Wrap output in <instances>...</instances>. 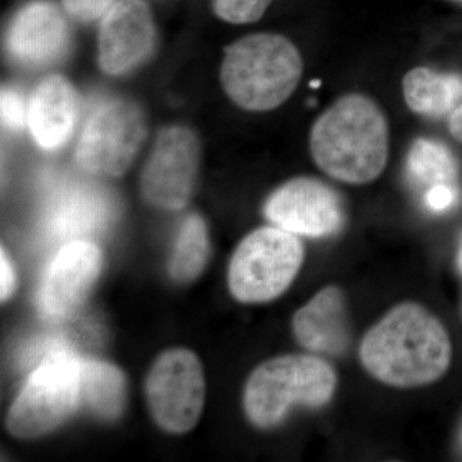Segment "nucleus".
I'll use <instances>...</instances> for the list:
<instances>
[{"label":"nucleus","instance_id":"obj_8","mask_svg":"<svg viewBox=\"0 0 462 462\" xmlns=\"http://www.w3.org/2000/svg\"><path fill=\"white\" fill-rule=\"evenodd\" d=\"M202 365L193 352L170 349L157 358L147 379L149 409L162 430L185 433L196 427L205 404Z\"/></svg>","mask_w":462,"mask_h":462},{"label":"nucleus","instance_id":"obj_24","mask_svg":"<svg viewBox=\"0 0 462 462\" xmlns=\"http://www.w3.org/2000/svg\"><path fill=\"white\" fill-rule=\"evenodd\" d=\"M2 263H0V296L2 300H8L14 294V288H16V275H14V269L12 266L11 261L5 249H2Z\"/></svg>","mask_w":462,"mask_h":462},{"label":"nucleus","instance_id":"obj_13","mask_svg":"<svg viewBox=\"0 0 462 462\" xmlns=\"http://www.w3.org/2000/svg\"><path fill=\"white\" fill-rule=\"evenodd\" d=\"M102 252L85 240L65 245L51 261L41 289V305L51 316H66L81 305L102 270Z\"/></svg>","mask_w":462,"mask_h":462},{"label":"nucleus","instance_id":"obj_26","mask_svg":"<svg viewBox=\"0 0 462 462\" xmlns=\"http://www.w3.org/2000/svg\"><path fill=\"white\" fill-rule=\"evenodd\" d=\"M457 267H458V272H460L461 275H462V236H461V242H460V248H458Z\"/></svg>","mask_w":462,"mask_h":462},{"label":"nucleus","instance_id":"obj_5","mask_svg":"<svg viewBox=\"0 0 462 462\" xmlns=\"http://www.w3.org/2000/svg\"><path fill=\"white\" fill-rule=\"evenodd\" d=\"M305 251L296 234L282 227H261L239 243L229 266L231 294L245 303L281 296L296 279Z\"/></svg>","mask_w":462,"mask_h":462},{"label":"nucleus","instance_id":"obj_12","mask_svg":"<svg viewBox=\"0 0 462 462\" xmlns=\"http://www.w3.org/2000/svg\"><path fill=\"white\" fill-rule=\"evenodd\" d=\"M69 32L65 14L51 0H32L14 14L7 32L9 54L26 66H45L63 56Z\"/></svg>","mask_w":462,"mask_h":462},{"label":"nucleus","instance_id":"obj_9","mask_svg":"<svg viewBox=\"0 0 462 462\" xmlns=\"http://www.w3.org/2000/svg\"><path fill=\"white\" fill-rule=\"evenodd\" d=\"M199 136L182 125L158 134L141 179L143 197L158 208L178 211L189 202L199 176Z\"/></svg>","mask_w":462,"mask_h":462},{"label":"nucleus","instance_id":"obj_15","mask_svg":"<svg viewBox=\"0 0 462 462\" xmlns=\"http://www.w3.org/2000/svg\"><path fill=\"white\" fill-rule=\"evenodd\" d=\"M298 342L315 354L339 356L349 343L345 296L339 288L321 289L293 318Z\"/></svg>","mask_w":462,"mask_h":462},{"label":"nucleus","instance_id":"obj_22","mask_svg":"<svg viewBox=\"0 0 462 462\" xmlns=\"http://www.w3.org/2000/svg\"><path fill=\"white\" fill-rule=\"evenodd\" d=\"M117 0H62V7L69 17L80 23H94L107 14Z\"/></svg>","mask_w":462,"mask_h":462},{"label":"nucleus","instance_id":"obj_17","mask_svg":"<svg viewBox=\"0 0 462 462\" xmlns=\"http://www.w3.org/2000/svg\"><path fill=\"white\" fill-rule=\"evenodd\" d=\"M81 403L99 418H118L126 404L127 385L123 372L114 365L79 360Z\"/></svg>","mask_w":462,"mask_h":462},{"label":"nucleus","instance_id":"obj_2","mask_svg":"<svg viewBox=\"0 0 462 462\" xmlns=\"http://www.w3.org/2000/svg\"><path fill=\"white\" fill-rule=\"evenodd\" d=\"M310 148L316 165L331 178L366 184L379 178L387 165V120L372 99L349 94L318 118Z\"/></svg>","mask_w":462,"mask_h":462},{"label":"nucleus","instance_id":"obj_19","mask_svg":"<svg viewBox=\"0 0 462 462\" xmlns=\"http://www.w3.org/2000/svg\"><path fill=\"white\" fill-rule=\"evenodd\" d=\"M410 176L422 185H454L457 179V163L451 152L430 139L413 143L407 157Z\"/></svg>","mask_w":462,"mask_h":462},{"label":"nucleus","instance_id":"obj_10","mask_svg":"<svg viewBox=\"0 0 462 462\" xmlns=\"http://www.w3.org/2000/svg\"><path fill=\"white\" fill-rule=\"evenodd\" d=\"M263 211L276 226L310 238L333 236L345 223L338 194L309 178L285 182L269 197Z\"/></svg>","mask_w":462,"mask_h":462},{"label":"nucleus","instance_id":"obj_1","mask_svg":"<svg viewBox=\"0 0 462 462\" xmlns=\"http://www.w3.org/2000/svg\"><path fill=\"white\" fill-rule=\"evenodd\" d=\"M451 357V339L442 322L412 302L392 309L367 331L360 346L365 369L397 388L437 382L448 370Z\"/></svg>","mask_w":462,"mask_h":462},{"label":"nucleus","instance_id":"obj_11","mask_svg":"<svg viewBox=\"0 0 462 462\" xmlns=\"http://www.w3.org/2000/svg\"><path fill=\"white\" fill-rule=\"evenodd\" d=\"M156 42L153 14L145 0H117L102 18L98 60L108 75H124L142 65Z\"/></svg>","mask_w":462,"mask_h":462},{"label":"nucleus","instance_id":"obj_25","mask_svg":"<svg viewBox=\"0 0 462 462\" xmlns=\"http://www.w3.org/2000/svg\"><path fill=\"white\" fill-rule=\"evenodd\" d=\"M449 132L457 141L462 142V103L449 116Z\"/></svg>","mask_w":462,"mask_h":462},{"label":"nucleus","instance_id":"obj_3","mask_svg":"<svg viewBox=\"0 0 462 462\" xmlns=\"http://www.w3.org/2000/svg\"><path fill=\"white\" fill-rule=\"evenodd\" d=\"M303 62L296 45L278 33L245 36L225 48L221 84L236 106L263 112L279 107L293 94Z\"/></svg>","mask_w":462,"mask_h":462},{"label":"nucleus","instance_id":"obj_21","mask_svg":"<svg viewBox=\"0 0 462 462\" xmlns=\"http://www.w3.org/2000/svg\"><path fill=\"white\" fill-rule=\"evenodd\" d=\"M2 121L11 130H21L27 125V102L9 88L2 90Z\"/></svg>","mask_w":462,"mask_h":462},{"label":"nucleus","instance_id":"obj_16","mask_svg":"<svg viewBox=\"0 0 462 462\" xmlns=\"http://www.w3.org/2000/svg\"><path fill=\"white\" fill-rule=\"evenodd\" d=\"M403 96L415 114L440 117L452 114L462 97V79L416 67L403 79Z\"/></svg>","mask_w":462,"mask_h":462},{"label":"nucleus","instance_id":"obj_20","mask_svg":"<svg viewBox=\"0 0 462 462\" xmlns=\"http://www.w3.org/2000/svg\"><path fill=\"white\" fill-rule=\"evenodd\" d=\"M273 0H211L216 16L226 23L242 25L256 23Z\"/></svg>","mask_w":462,"mask_h":462},{"label":"nucleus","instance_id":"obj_6","mask_svg":"<svg viewBox=\"0 0 462 462\" xmlns=\"http://www.w3.org/2000/svg\"><path fill=\"white\" fill-rule=\"evenodd\" d=\"M80 404L79 358L51 355L30 375L9 409L8 430L18 438L42 436L63 424Z\"/></svg>","mask_w":462,"mask_h":462},{"label":"nucleus","instance_id":"obj_18","mask_svg":"<svg viewBox=\"0 0 462 462\" xmlns=\"http://www.w3.org/2000/svg\"><path fill=\"white\" fill-rule=\"evenodd\" d=\"M209 257L208 230L199 215L188 216L179 230L170 260V275L176 282L194 281L205 270Z\"/></svg>","mask_w":462,"mask_h":462},{"label":"nucleus","instance_id":"obj_14","mask_svg":"<svg viewBox=\"0 0 462 462\" xmlns=\"http://www.w3.org/2000/svg\"><path fill=\"white\" fill-rule=\"evenodd\" d=\"M79 114L80 97L74 85L60 75L42 79L27 100V126L33 141L48 151L69 142Z\"/></svg>","mask_w":462,"mask_h":462},{"label":"nucleus","instance_id":"obj_4","mask_svg":"<svg viewBox=\"0 0 462 462\" xmlns=\"http://www.w3.org/2000/svg\"><path fill=\"white\" fill-rule=\"evenodd\" d=\"M337 375L316 356L288 355L260 365L245 389V410L258 428L281 424L294 406L319 409L329 403Z\"/></svg>","mask_w":462,"mask_h":462},{"label":"nucleus","instance_id":"obj_7","mask_svg":"<svg viewBox=\"0 0 462 462\" xmlns=\"http://www.w3.org/2000/svg\"><path fill=\"white\" fill-rule=\"evenodd\" d=\"M147 135L144 112L125 98H109L93 109L75 149L85 172L116 178L123 175L141 151Z\"/></svg>","mask_w":462,"mask_h":462},{"label":"nucleus","instance_id":"obj_23","mask_svg":"<svg viewBox=\"0 0 462 462\" xmlns=\"http://www.w3.org/2000/svg\"><path fill=\"white\" fill-rule=\"evenodd\" d=\"M457 200V191L454 185H436L428 189L425 194V203L428 208L434 212H443L451 208Z\"/></svg>","mask_w":462,"mask_h":462}]
</instances>
